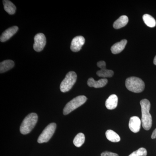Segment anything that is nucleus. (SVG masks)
Segmentation results:
<instances>
[{"instance_id": "24", "label": "nucleus", "mask_w": 156, "mask_h": 156, "mask_svg": "<svg viewBox=\"0 0 156 156\" xmlns=\"http://www.w3.org/2000/svg\"><path fill=\"white\" fill-rule=\"evenodd\" d=\"M152 139H154L156 138V128L154 130L151 136Z\"/></svg>"}, {"instance_id": "2", "label": "nucleus", "mask_w": 156, "mask_h": 156, "mask_svg": "<svg viewBox=\"0 0 156 156\" xmlns=\"http://www.w3.org/2000/svg\"><path fill=\"white\" fill-rule=\"evenodd\" d=\"M38 116L35 113H31L27 115L23 121L20 131L21 134H27L30 133L36 125Z\"/></svg>"}, {"instance_id": "11", "label": "nucleus", "mask_w": 156, "mask_h": 156, "mask_svg": "<svg viewBox=\"0 0 156 156\" xmlns=\"http://www.w3.org/2000/svg\"><path fill=\"white\" fill-rule=\"evenodd\" d=\"M108 83V80L106 79H101L98 81H95L92 78H89L87 81L88 86L95 88H102L106 86Z\"/></svg>"}, {"instance_id": "20", "label": "nucleus", "mask_w": 156, "mask_h": 156, "mask_svg": "<svg viewBox=\"0 0 156 156\" xmlns=\"http://www.w3.org/2000/svg\"><path fill=\"white\" fill-rule=\"evenodd\" d=\"M96 74L98 76L101 77H112L114 75V72L112 70H108L105 69L98 71Z\"/></svg>"}, {"instance_id": "16", "label": "nucleus", "mask_w": 156, "mask_h": 156, "mask_svg": "<svg viewBox=\"0 0 156 156\" xmlns=\"http://www.w3.org/2000/svg\"><path fill=\"white\" fill-rule=\"evenodd\" d=\"M4 5V9L5 11L9 14L12 15L15 13L16 10V6L14 5L13 3L9 0H4L3 1Z\"/></svg>"}, {"instance_id": "19", "label": "nucleus", "mask_w": 156, "mask_h": 156, "mask_svg": "<svg viewBox=\"0 0 156 156\" xmlns=\"http://www.w3.org/2000/svg\"><path fill=\"white\" fill-rule=\"evenodd\" d=\"M85 140V136L82 133H80L77 134L73 140L74 144L76 147H80L83 145Z\"/></svg>"}, {"instance_id": "6", "label": "nucleus", "mask_w": 156, "mask_h": 156, "mask_svg": "<svg viewBox=\"0 0 156 156\" xmlns=\"http://www.w3.org/2000/svg\"><path fill=\"white\" fill-rule=\"evenodd\" d=\"M56 128V123H51L48 125L39 136L37 139L38 143L42 144L48 142L55 133Z\"/></svg>"}, {"instance_id": "21", "label": "nucleus", "mask_w": 156, "mask_h": 156, "mask_svg": "<svg viewBox=\"0 0 156 156\" xmlns=\"http://www.w3.org/2000/svg\"><path fill=\"white\" fill-rule=\"evenodd\" d=\"M147 151L144 148L141 147L135 151L133 152L128 156H147Z\"/></svg>"}, {"instance_id": "15", "label": "nucleus", "mask_w": 156, "mask_h": 156, "mask_svg": "<svg viewBox=\"0 0 156 156\" xmlns=\"http://www.w3.org/2000/svg\"><path fill=\"white\" fill-rule=\"evenodd\" d=\"M14 66V62L11 60H6L0 63V73L6 72L13 68Z\"/></svg>"}, {"instance_id": "18", "label": "nucleus", "mask_w": 156, "mask_h": 156, "mask_svg": "<svg viewBox=\"0 0 156 156\" xmlns=\"http://www.w3.org/2000/svg\"><path fill=\"white\" fill-rule=\"evenodd\" d=\"M143 20L144 23L149 27H154L156 25L155 20L149 14H144L143 16Z\"/></svg>"}, {"instance_id": "1", "label": "nucleus", "mask_w": 156, "mask_h": 156, "mask_svg": "<svg viewBox=\"0 0 156 156\" xmlns=\"http://www.w3.org/2000/svg\"><path fill=\"white\" fill-rule=\"evenodd\" d=\"M140 105L142 112L141 124L144 129L148 131L151 129L152 125V119L151 115L150 113V102L147 99H144L140 101Z\"/></svg>"}, {"instance_id": "3", "label": "nucleus", "mask_w": 156, "mask_h": 156, "mask_svg": "<svg viewBox=\"0 0 156 156\" xmlns=\"http://www.w3.org/2000/svg\"><path fill=\"white\" fill-rule=\"evenodd\" d=\"M126 88L129 91L135 93H140L145 88L144 82L140 78L131 77L127 78L126 81Z\"/></svg>"}, {"instance_id": "5", "label": "nucleus", "mask_w": 156, "mask_h": 156, "mask_svg": "<svg viewBox=\"0 0 156 156\" xmlns=\"http://www.w3.org/2000/svg\"><path fill=\"white\" fill-rule=\"evenodd\" d=\"M76 80V73L74 71L69 72L60 84V91L62 92H69L72 88Z\"/></svg>"}, {"instance_id": "25", "label": "nucleus", "mask_w": 156, "mask_h": 156, "mask_svg": "<svg viewBox=\"0 0 156 156\" xmlns=\"http://www.w3.org/2000/svg\"><path fill=\"white\" fill-rule=\"evenodd\" d=\"M154 64L155 65H156V56H155L154 58Z\"/></svg>"}, {"instance_id": "17", "label": "nucleus", "mask_w": 156, "mask_h": 156, "mask_svg": "<svg viewBox=\"0 0 156 156\" xmlns=\"http://www.w3.org/2000/svg\"><path fill=\"white\" fill-rule=\"evenodd\" d=\"M105 135L107 139L111 142H118L121 140L120 136L115 132L112 130H107L105 133Z\"/></svg>"}, {"instance_id": "13", "label": "nucleus", "mask_w": 156, "mask_h": 156, "mask_svg": "<svg viewBox=\"0 0 156 156\" xmlns=\"http://www.w3.org/2000/svg\"><path fill=\"white\" fill-rule=\"evenodd\" d=\"M118 98L116 95H111L105 101V106L109 110L114 109L118 105Z\"/></svg>"}, {"instance_id": "14", "label": "nucleus", "mask_w": 156, "mask_h": 156, "mask_svg": "<svg viewBox=\"0 0 156 156\" xmlns=\"http://www.w3.org/2000/svg\"><path fill=\"white\" fill-rule=\"evenodd\" d=\"M128 22V18L126 15H122L116 20L113 23L114 28L115 29L124 27Z\"/></svg>"}, {"instance_id": "4", "label": "nucleus", "mask_w": 156, "mask_h": 156, "mask_svg": "<svg viewBox=\"0 0 156 156\" xmlns=\"http://www.w3.org/2000/svg\"><path fill=\"white\" fill-rule=\"evenodd\" d=\"M87 101V98L84 95H80L75 98L66 105L63 109V115L69 114L73 111L84 104Z\"/></svg>"}, {"instance_id": "10", "label": "nucleus", "mask_w": 156, "mask_h": 156, "mask_svg": "<svg viewBox=\"0 0 156 156\" xmlns=\"http://www.w3.org/2000/svg\"><path fill=\"white\" fill-rule=\"evenodd\" d=\"M18 30V27L17 26H13L8 28L2 34L0 37V41L2 42L8 41L17 32Z\"/></svg>"}, {"instance_id": "8", "label": "nucleus", "mask_w": 156, "mask_h": 156, "mask_svg": "<svg viewBox=\"0 0 156 156\" xmlns=\"http://www.w3.org/2000/svg\"><path fill=\"white\" fill-rule=\"evenodd\" d=\"M85 39L83 37L81 36L76 37L73 39L71 44L70 49L74 52L80 51L82 47L84 44Z\"/></svg>"}, {"instance_id": "12", "label": "nucleus", "mask_w": 156, "mask_h": 156, "mask_svg": "<svg viewBox=\"0 0 156 156\" xmlns=\"http://www.w3.org/2000/svg\"><path fill=\"white\" fill-rule=\"evenodd\" d=\"M127 44V41L126 40H122L120 42L115 43V44L112 46L111 51L113 54H116L121 53L124 50Z\"/></svg>"}, {"instance_id": "7", "label": "nucleus", "mask_w": 156, "mask_h": 156, "mask_svg": "<svg viewBox=\"0 0 156 156\" xmlns=\"http://www.w3.org/2000/svg\"><path fill=\"white\" fill-rule=\"evenodd\" d=\"M34 50L37 52H41L43 50L46 44V38L44 34L42 33L37 34L34 38Z\"/></svg>"}, {"instance_id": "22", "label": "nucleus", "mask_w": 156, "mask_h": 156, "mask_svg": "<svg viewBox=\"0 0 156 156\" xmlns=\"http://www.w3.org/2000/svg\"><path fill=\"white\" fill-rule=\"evenodd\" d=\"M101 156H119L118 154L108 151L104 152L101 154Z\"/></svg>"}, {"instance_id": "23", "label": "nucleus", "mask_w": 156, "mask_h": 156, "mask_svg": "<svg viewBox=\"0 0 156 156\" xmlns=\"http://www.w3.org/2000/svg\"><path fill=\"white\" fill-rule=\"evenodd\" d=\"M97 66L100 68L101 69H106V63L104 61H101L97 62Z\"/></svg>"}, {"instance_id": "9", "label": "nucleus", "mask_w": 156, "mask_h": 156, "mask_svg": "<svg viewBox=\"0 0 156 156\" xmlns=\"http://www.w3.org/2000/svg\"><path fill=\"white\" fill-rule=\"evenodd\" d=\"M141 124V120L138 117H131L129 122V128L134 133H137L140 130Z\"/></svg>"}]
</instances>
